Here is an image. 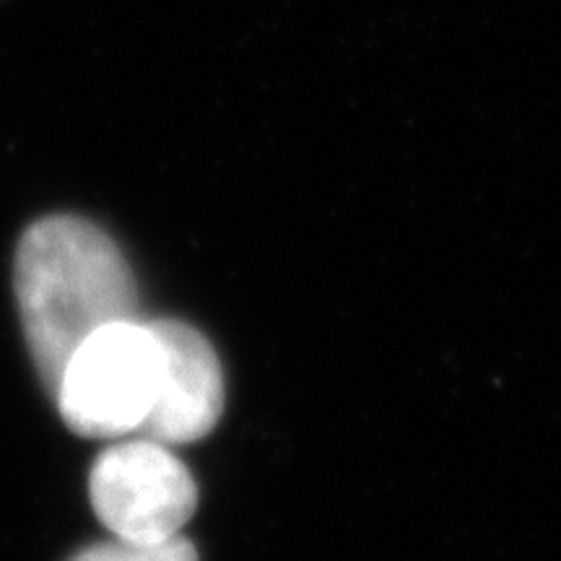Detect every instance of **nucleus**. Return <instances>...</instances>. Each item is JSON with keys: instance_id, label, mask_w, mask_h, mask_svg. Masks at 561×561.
<instances>
[{"instance_id": "f257e3e1", "label": "nucleus", "mask_w": 561, "mask_h": 561, "mask_svg": "<svg viewBox=\"0 0 561 561\" xmlns=\"http://www.w3.org/2000/svg\"><path fill=\"white\" fill-rule=\"evenodd\" d=\"M13 284L34 367L47 390L89 335L138 318V286L107 231L81 216H47L21 237Z\"/></svg>"}, {"instance_id": "f03ea898", "label": "nucleus", "mask_w": 561, "mask_h": 561, "mask_svg": "<svg viewBox=\"0 0 561 561\" xmlns=\"http://www.w3.org/2000/svg\"><path fill=\"white\" fill-rule=\"evenodd\" d=\"M161 348L146 320L112 322L73 351L53 396L70 432L91 439L138 434L157 401Z\"/></svg>"}, {"instance_id": "7ed1b4c3", "label": "nucleus", "mask_w": 561, "mask_h": 561, "mask_svg": "<svg viewBox=\"0 0 561 561\" xmlns=\"http://www.w3.org/2000/svg\"><path fill=\"white\" fill-rule=\"evenodd\" d=\"M89 496L112 536L138 543L180 536L198 507V486L185 462L149 437L107 447L91 466Z\"/></svg>"}, {"instance_id": "20e7f679", "label": "nucleus", "mask_w": 561, "mask_h": 561, "mask_svg": "<svg viewBox=\"0 0 561 561\" xmlns=\"http://www.w3.org/2000/svg\"><path fill=\"white\" fill-rule=\"evenodd\" d=\"M149 328L161 348V375L157 401L138 434L167 447L208 437L227 401L219 356L187 322L149 320Z\"/></svg>"}, {"instance_id": "39448f33", "label": "nucleus", "mask_w": 561, "mask_h": 561, "mask_svg": "<svg viewBox=\"0 0 561 561\" xmlns=\"http://www.w3.org/2000/svg\"><path fill=\"white\" fill-rule=\"evenodd\" d=\"M68 561H198V551L185 536H174L161 543H138L125 538L91 543Z\"/></svg>"}]
</instances>
